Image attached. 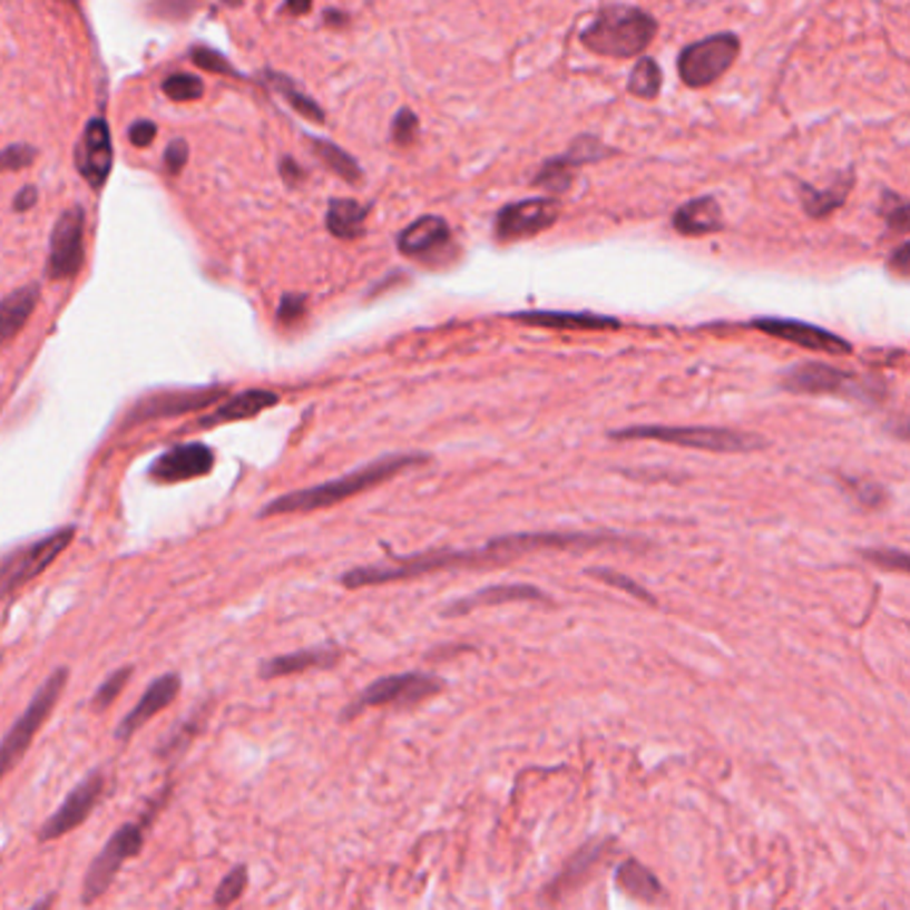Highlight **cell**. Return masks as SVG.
I'll return each instance as SVG.
<instances>
[{
  "mask_svg": "<svg viewBox=\"0 0 910 910\" xmlns=\"http://www.w3.org/2000/svg\"><path fill=\"white\" fill-rule=\"evenodd\" d=\"M559 214H562V208H559V203L554 197H527V200L503 205L498 211L492 232H496V237L501 243L536 237L540 232L554 227Z\"/></svg>",
  "mask_w": 910,
  "mask_h": 910,
  "instance_id": "13",
  "label": "cell"
},
{
  "mask_svg": "<svg viewBox=\"0 0 910 910\" xmlns=\"http://www.w3.org/2000/svg\"><path fill=\"white\" fill-rule=\"evenodd\" d=\"M306 314V296L304 293H285L283 299H280V310H277V320L283 325H296L304 320Z\"/></svg>",
  "mask_w": 910,
  "mask_h": 910,
  "instance_id": "46",
  "label": "cell"
},
{
  "mask_svg": "<svg viewBox=\"0 0 910 910\" xmlns=\"http://www.w3.org/2000/svg\"><path fill=\"white\" fill-rule=\"evenodd\" d=\"M192 61H195L197 67H203V70H208V72H216V75H235L237 78V70L235 67L229 65L227 61V57H222V53L218 51H214V48H208V46H195L192 48Z\"/></svg>",
  "mask_w": 910,
  "mask_h": 910,
  "instance_id": "44",
  "label": "cell"
},
{
  "mask_svg": "<svg viewBox=\"0 0 910 910\" xmlns=\"http://www.w3.org/2000/svg\"><path fill=\"white\" fill-rule=\"evenodd\" d=\"M450 239H453V232L442 216H421L400 232L397 248L408 258H431L434 253L448 248Z\"/></svg>",
  "mask_w": 910,
  "mask_h": 910,
  "instance_id": "20",
  "label": "cell"
},
{
  "mask_svg": "<svg viewBox=\"0 0 910 910\" xmlns=\"http://www.w3.org/2000/svg\"><path fill=\"white\" fill-rule=\"evenodd\" d=\"M312 149H314V155H317L320 160H323L325 166L331 168L335 176H341V179H344V182L358 184V182L362 179L360 163L354 160V157L349 155V153H344V149H341L339 144L325 141V139H312Z\"/></svg>",
  "mask_w": 910,
  "mask_h": 910,
  "instance_id": "30",
  "label": "cell"
},
{
  "mask_svg": "<svg viewBox=\"0 0 910 910\" xmlns=\"http://www.w3.org/2000/svg\"><path fill=\"white\" fill-rule=\"evenodd\" d=\"M887 266H889V272H894V275L910 277V239L889 253Z\"/></svg>",
  "mask_w": 910,
  "mask_h": 910,
  "instance_id": "49",
  "label": "cell"
},
{
  "mask_svg": "<svg viewBox=\"0 0 910 910\" xmlns=\"http://www.w3.org/2000/svg\"><path fill=\"white\" fill-rule=\"evenodd\" d=\"M854 184V170H844L833 179L831 187H812V184H802L799 187V195H802V208L810 218H825L831 216L833 211H839L841 205L847 203Z\"/></svg>",
  "mask_w": 910,
  "mask_h": 910,
  "instance_id": "28",
  "label": "cell"
},
{
  "mask_svg": "<svg viewBox=\"0 0 910 910\" xmlns=\"http://www.w3.org/2000/svg\"><path fill=\"white\" fill-rule=\"evenodd\" d=\"M415 139H419V115L402 107L392 120V141L397 147H410Z\"/></svg>",
  "mask_w": 910,
  "mask_h": 910,
  "instance_id": "42",
  "label": "cell"
},
{
  "mask_svg": "<svg viewBox=\"0 0 910 910\" xmlns=\"http://www.w3.org/2000/svg\"><path fill=\"white\" fill-rule=\"evenodd\" d=\"M189 160V147L184 139H174L168 144L166 155H163V163H166V170L170 176H179L184 166H187Z\"/></svg>",
  "mask_w": 910,
  "mask_h": 910,
  "instance_id": "47",
  "label": "cell"
},
{
  "mask_svg": "<svg viewBox=\"0 0 910 910\" xmlns=\"http://www.w3.org/2000/svg\"><path fill=\"white\" fill-rule=\"evenodd\" d=\"M131 674H134L131 666H123V668L115 671V674H109L107 679L101 682V687L96 689V695L91 701L94 711H105V708L112 706V703L118 701V695L123 693V687H126L128 679H131Z\"/></svg>",
  "mask_w": 910,
  "mask_h": 910,
  "instance_id": "38",
  "label": "cell"
},
{
  "mask_svg": "<svg viewBox=\"0 0 910 910\" xmlns=\"http://www.w3.org/2000/svg\"><path fill=\"white\" fill-rule=\"evenodd\" d=\"M511 317L519 323L549 327V331H618L620 320L594 312H517Z\"/></svg>",
  "mask_w": 910,
  "mask_h": 910,
  "instance_id": "23",
  "label": "cell"
},
{
  "mask_svg": "<svg viewBox=\"0 0 910 910\" xmlns=\"http://www.w3.org/2000/svg\"><path fill=\"white\" fill-rule=\"evenodd\" d=\"M36 147H30V144H11V147L0 149V174L30 168L36 163Z\"/></svg>",
  "mask_w": 910,
  "mask_h": 910,
  "instance_id": "43",
  "label": "cell"
},
{
  "mask_svg": "<svg viewBox=\"0 0 910 910\" xmlns=\"http://www.w3.org/2000/svg\"><path fill=\"white\" fill-rule=\"evenodd\" d=\"M86 262V211L80 205L61 211L48 239V280H72Z\"/></svg>",
  "mask_w": 910,
  "mask_h": 910,
  "instance_id": "11",
  "label": "cell"
},
{
  "mask_svg": "<svg viewBox=\"0 0 910 910\" xmlns=\"http://www.w3.org/2000/svg\"><path fill=\"white\" fill-rule=\"evenodd\" d=\"M203 718H205V711H203V714H200V711H197L195 716H189L187 722L179 724L174 735H170L168 741L160 745V756H163V759H174V756H179L182 751H187V745H189L192 741H195V735H197V732H200V727H203Z\"/></svg>",
  "mask_w": 910,
  "mask_h": 910,
  "instance_id": "37",
  "label": "cell"
},
{
  "mask_svg": "<svg viewBox=\"0 0 910 910\" xmlns=\"http://www.w3.org/2000/svg\"><path fill=\"white\" fill-rule=\"evenodd\" d=\"M163 94L174 101H195L205 94V86L197 75L176 72V75H168V78L163 80Z\"/></svg>",
  "mask_w": 910,
  "mask_h": 910,
  "instance_id": "36",
  "label": "cell"
},
{
  "mask_svg": "<svg viewBox=\"0 0 910 910\" xmlns=\"http://www.w3.org/2000/svg\"><path fill=\"white\" fill-rule=\"evenodd\" d=\"M214 463H216V456L208 444L187 442V444H176V448H170L163 456H157L147 474L157 485H176V482H187V479L205 477L211 469H214Z\"/></svg>",
  "mask_w": 910,
  "mask_h": 910,
  "instance_id": "17",
  "label": "cell"
},
{
  "mask_svg": "<svg viewBox=\"0 0 910 910\" xmlns=\"http://www.w3.org/2000/svg\"><path fill=\"white\" fill-rule=\"evenodd\" d=\"M105 789H107L105 772L94 770L91 775H86L70 793H67V799L59 804V810L40 825L38 841H53L75 831L84 820H88V814L94 812V806L99 804L101 796H105Z\"/></svg>",
  "mask_w": 910,
  "mask_h": 910,
  "instance_id": "14",
  "label": "cell"
},
{
  "mask_svg": "<svg viewBox=\"0 0 910 910\" xmlns=\"http://www.w3.org/2000/svg\"><path fill=\"white\" fill-rule=\"evenodd\" d=\"M339 649L333 647H310V649H296V653L277 655V658L266 661L262 671V679H280V676H293L301 674V671H312V668H331L339 663Z\"/></svg>",
  "mask_w": 910,
  "mask_h": 910,
  "instance_id": "26",
  "label": "cell"
},
{
  "mask_svg": "<svg viewBox=\"0 0 910 910\" xmlns=\"http://www.w3.org/2000/svg\"><path fill=\"white\" fill-rule=\"evenodd\" d=\"M179 689H182L179 674L157 676V679L147 687V693L139 697V703H136V706L128 711L126 716H123L118 730H115V737H118L120 743L128 741V737H131L136 730H141L149 718L160 714L163 708H168L170 703L176 701V695H179Z\"/></svg>",
  "mask_w": 910,
  "mask_h": 910,
  "instance_id": "19",
  "label": "cell"
},
{
  "mask_svg": "<svg viewBox=\"0 0 910 910\" xmlns=\"http://www.w3.org/2000/svg\"><path fill=\"white\" fill-rule=\"evenodd\" d=\"M540 599H549V597H546V591H540V588L530 586V584H498V586L479 588V591L469 594V597H463V599L450 601V607H444L442 615L456 618V615H467L471 610H477V607L503 605V601H540Z\"/></svg>",
  "mask_w": 910,
  "mask_h": 910,
  "instance_id": "22",
  "label": "cell"
},
{
  "mask_svg": "<svg viewBox=\"0 0 910 910\" xmlns=\"http://www.w3.org/2000/svg\"><path fill=\"white\" fill-rule=\"evenodd\" d=\"M36 203H38V189L36 187H25L17 197H13V211L25 214V211L36 208Z\"/></svg>",
  "mask_w": 910,
  "mask_h": 910,
  "instance_id": "52",
  "label": "cell"
},
{
  "mask_svg": "<svg viewBox=\"0 0 910 910\" xmlns=\"http://www.w3.org/2000/svg\"><path fill=\"white\" fill-rule=\"evenodd\" d=\"M245 887H248V868H245V865L232 868V871L222 879V884L216 887L214 906H216L218 910L235 906V902H237L239 898H243Z\"/></svg>",
  "mask_w": 910,
  "mask_h": 910,
  "instance_id": "35",
  "label": "cell"
},
{
  "mask_svg": "<svg viewBox=\"0 0 910 910\" xmlns=\"http://www.w3.org/2000/svg\"><path fill=\"white\" fill-rule=\"evenodd\" d=\"M277 402H280V394L272 392V389H245V392L227 397V400H224L222 405L214 410V413L203 415V419L197 421V427L211 429V427H218V423L256 419L258 413L275 408Z\"/></svg>",
  "mask_w": 910,
  "mask_h": 910,
  "instance_id": "21",
  "label": "cell"
},
{
  "mask_svg": "<svg viewBox=\"0 0 910 910\" xmlns=\"http://www.w3.org/2000/svg\"><path fill=\"white\" fill-rule=\"evenodd\" d=\"M854 498H858L862 506H871V509H875V506H881L887 501V490L875 482H860V485H854Z\"/></svg>",
  "mask_w": 910,
  "mask_h": 910,
  "instance_id": "48",
  "label": "cell"
},
{
  "mask_svg": "<svg viewBox=\"0 0 910 910\" xmlns=\"http://www.w3.org/2000/svg\"><path fill=\"white\" fill-rule=\"evenodd\" d=\"M224 397L222 386H203V389H163V392L144 394L136 400L126 415V427L136 423L155 421V419H174V415L197 413V410L211 408Z\"/></svg>",
  "mask_w": 910,
  "mask_h": 910,
  "instance_id": "12",
  "label": "cell"
},
{
  "mask_svg": "<svg viewBox=\"0 0 910 910\" xmlns=\"http://www.w3.org/2000/svg\"><path fill=\"white\" fill-rule=\"evenodd\" d=\"M780 386L791 394H833L858 402H881L887 386L879 375H860L828 365V362H796L780 375Z\"/></svg>",
  "mask_w": 910,
  "mask_h": 910,
  "instance_id": "5",
  "label": "cell"
},
{
  "mask_svg": "<svg viewBox=\"0 0 910 910\" xmlns=\"http://www.w3.org/2000/svg\"><path fill=\"white\" fill-rule=\"evenodd\" d=\"M737 53H741V38L735 32H716V36L684 46L676 70H679L684 86L706 88L735 65Z\"/></svg>",
  "mask_w": 910,
  "mask_h": 910,
  "instance_id": "10",
  "label": "cell"
},
{
  "mask_svg": "<svg viewBox=\"0 0 910 910\" xmlns=\"http://www.w3.org/2000/svg\"><path fill=\"white\" fill-rule=\"evenodd\" d=\"M157 136V126L153 120H136L128 131V139H131L134 147H149Z\"/></svg>",
  "mask_w": 910,
  "mask_h": 910,
  "instance_id": "50",
  "label": "cell"
},
{
  "mask_svg": "<svg viewBox=\"0 0 910 910\" xmlns=\"http://www.w3.org/2000/svg\"><path fill=\"white\" fill-rule=\"evenodd\" d=\"M860 554L871 565L881 567V570L910 575V551L906 549H889V546H881V549H862Z\"/></svg>",
  "mask_w": 910,
  "mask_h": 910,
  "instance_id": "39",
  "label": "cell"
},
{
  "mask_svg": "<svg viewBox=\"0 0 910 910\" xmlns=\"http://www.w3.org/2000/svg\"><path fill=\"white\" fill-rule=\"evenodd\" d=\"M613 440H649L679 444V448L708 450V453H748V450L764 448L766 440L748 431H732L718 427H663V423H645V427H626L610 431Z\"/></svg>",
  "mask_w": 910,
  "mask_h": 910,
  "instance_id": "6",
  "label": "cell"
},
{
  "mask_svg": "<svg viewBox=\"0 0 910 910\" xmlns=\"http://www.w3.org/2000/svg\"><path fill=\"white\" fill-rule=\"evenodd\" d=\"M613 538L610 532H515V536L492 538L490 544L477 546V549H437L423 554H410V557H392L383 565L354 567L341 575V584L346 588L362 586H383L394 580L419 578V575L442 573V570H463V567H485V565H506L522 554L546 551V549H597L607 546Z\"/></svg>",
  "mask_w": 910,
  "mask_h": 910,
  "instance_id": "1",
  "label": "cell"
},
{
  "mask_svg": "<svg viewBox=\"0 0 910 910\" xmlns=\"http://www.w3.org/2000/svg\"><path fill=\"white\" fill-rule=\"evenodd\" d=\"M40 301V283H27L17 291H11L9 296L0 299V349L6 344H11L22 327L27 325V320L32 317Z\"/></svg>",
  "mask_w": 910,
  "mask_h": 910,
  "instance_id": "25",
  "label": "cell"
},
{
  "mask_svg": "<svg viewBox=\"0 0 910 910\" xmlns=\"http://www.w3.org/2000/svg\"><path fill=\"white\" fill-rule=\"evenodd\" d=\"M663 86V72L658 67V61L642 57L634 65L632 75H628V94L639 96V99H655L661 94Z\"/></svg>",
  "mask_w": 910,
  "mask_h": 910,
  "instance_id": "31",
  "label": "cell"
},
{
  "mask_svg": "<svg viewBox=\"0 0 910 910\" xmlns=\"http://www.w3.org/2000/svg\"><path fill=\"white\" fill-rule=\"evenodd\" d=\"M658 22L645 9L628 3H613L599 9L594 22L580 32V43L599 57L628 59L653 43Z\"/></svg>",
  "mask_w": 910,
  "mask_h": 910,
  "instance_id": "3",
  "label": "cell"
},
{
  "mask_svg": "<svg viewBox=\"0 0 910 910\" xmlns=\"http://www.w3.org/2000/svg\"><path fill=\"white\" fill-rule=\"evenodd\" d=\"M573 176H575V166L567 160L565 155H559V157H551V160H546L544 166H540L532 184L540 189H549L554 192V195H559V192L570 189Z\"/></svg>",
  "mask_w": 910,
  "mask_h": 910,
  "instance_id": "33",
  "label": "cell"
},
{
  "mask_svg": "<svg viewBox=\"0 0 910 910\" xmlns=\"http://www.w3.org/2000/svg\"><path fill=\"white\" fill-rule=\"evenodd\" d=\"M607 155H610V149H607L599 139H594V136H580V139H575L573 147L565 153V157L575 168L586 166V163H597Z\"/></svg>",
  "mask_w": 910,
  "mask_h": 910,
  "instance_id": "41",
  "label": "cell"
},
{
  "mask_svg": "<svg viewBox=\"0 0 910 910\" xmlns=\"http://www.w3.org/2000/svg\"><path fill=\"white\" fill-rule=\"evenodd\" d=\"M615 884L623 894L639 902H649V906H658V902L666 900V889H663L658 875L634 858L620 862L618 871H615Z\"/></svg>",
  "mask_w": 910,
  "mask_h": 910,
  "instance_id": "27",
  "label": "cell"
},
{
  "mask_svg": "<svg viewBox=\"0 0 910 910\" xmlns=\"http://www.w3.org/2000/svg\"><path fill=\"white\" fill-rule=\"evenodd\" d=\"M280 174H283V182L287 184V187H299V184L306 179V170L287 155L280 160Z\"/></svg>",
  "mask_w": 910,
  "mask_h": 910,
  "instance_id": "51",
  "label": "cell"
},
{
  "mask_svg": "<svg viewBox=\"0 0 910 910\" xmlns=\"http://www.w3.org/2000/svg\"><path fill=\"white\" fill-rule=\"evenodd\" d=\"M67 679H70V671L57 668L48 679L40 684L38 693L32 695V701L27 703V708L22 711V716L11 724V730L6 732L3 741H0V780H3L13 766L19 764V759L27 754L40 727L46 724V718L51 716L53 706L65 693Z\"/></svg>",
  "mask_w": 910,
  "mask_h": 910,
  "instance_id": "7",
  "label": "cell"
},
{
  "mask_svg": "<svg viewBox=\"0 0 910 910\" xmlns=\"http://www.w3.org/2000/svg\"><path fill=\"white\" fill-rule=\"evenodd\" d=\"M442 693V682L423 671H408V674L381 676L358 695V701L349 703L341 718H354L368 708H413L429 697Z\"/></svg>",
  "mask_w": 910,
  "mask_h": 910,
  "instance_id": "9",
  "label": "cell"
},
{
  "mask_svg": "<svg viewBox=\"0 0 910 910\" xmlns=\"http://www.w3.org/2000/svg\"><path fill=\"white\" fill-rule=\"evenodd\" d=\"M312 0H285V11L293 13V17H301V13H310Z\"/></svg>",
  "mask_w": 910,
  "mask_h": 910,
  "instance_id": "53",
  "label": "cell"
},
{
  "mask_svg": "<svg viewBox=\"0 0 910 910\" xmlns=\"http://www.w3.org/2000/svg\"><path fill=\"white\" fill-rule=\"evenodd\" d=\"M168 796H170V785H166V789L157 793V796L153 799V802H149V806L144 810V814L139 820L123 823L118 831L109 836L107 844L101 847V852L96 854L91 865H88V873L84 879V894H80V898H84L86 906H91V902L105 898L107 889L112 887L115 875L120 873L123 862H128V860L136 858V854L141 852L149 825H153L157 812L166 806Z\"/></svg>",
  "mask_w": 910,
  "mask_h": 910,
  "instance_id": "4",
  "label": "cell"
},
{
  "mask_svg": "<svg viewBox=\"0 0 910 910\" xmlns=\"http://www.w3.org/2000/svg\"><path fill=\"white\" fill-rule=\"evenodd\" d=\"M894 434L902 437V440H910V419H908V421H900L898 427H894Z\"/></svg>",
  "mask_w": 910,
  "mask_h": 910,
  "instance_id": "55",
  "label": "cell"
},
{
  "mask_svg": "<svg viewBox=\"0 0 910 910\" xmlns=\"http://www.w3.org/2000/svg\"><path fill=\"white\" fill-rule=\"evenodd\" d=\"M53 900H57V894H53V892H51V894H46V898H43V900H38L36 906H32L30 910H51Z\"/></svg>",
  "mask_w": 910,
  "mask_h": 910,
  "instance_id": "54",
  "label": "cell"
},
{
  "mask_svg": "<svg viewBox=\"0 0 910 910\" xmlns=\"http://www.w3.org/2000/svg\"><path fill=\"white\" fill-rule=\"evenodd\" d=\"M751 327L762 331L772 339L789 341V344H796L802 349H810V352H823V354H850L852 344L847 339H841L839 333L825 331V327L806 323V320L796 317H756Z\"/></svg>",
  "mask_w": 910,
  "mask_h": 910,
  "instance_id": "15",
  "label": "cell"
},
{
  "mask_svg": "<svg viewBox=\"0 0 910 910\" xmlns=\"http://www.w3.org/2000/svg\"><path fill=\"white\" fill-rule=\"evenodd\" d=\"M421 463H429L427 453H389L381 456L379 461L365 463V467L349 471V474L331 479V482L314 485V488L304 490H293L285 492V496H277L275 501H270L264 506L258 515L262 517H287V515H310V511L327 509V506H335L346 498L360 496V492L379 488V485L389 482L397 474H402L405 469H415Z\"/></svg>",
  "mask_w": 910,
  "mask_h": 910,
  "instance_id": "2",
  "label": "cell"
},
{
  "mask_svg": "<svg viewBox=\"0 0 910 910\" xmlns=\"http://www.w3.org/2000/svg\"><path fill=\"white\" fill-rule=\"evenodd\" d=\"M613 847H615L613 839H591L586 841L584 847H578V850L567 858L565 865L559 868V873L544 887V900L559 902L570 898L573 892H578V887L591 879L594 871H597L599 862L610 858Z\"/></svg>",
  "mask_w": 910,
  "mask_h": 910,
  "instance_id": "16",
  "label": "cell"
},
{
  "mask_svg": "<svg viewBox=\"0 0 910 910\" xmlns=\"http://www.w3.org/2000/svg\"><path fill=\"white\" fill-rule=\"evenodd\" d=\"M200 0H153V13L168 22H184L197 11Z\"/></svg>",
  "mask_w": 910,
  "mask_h": 910,
  "instance_id": "45",
  "label": "cell"
},
{
  "mask_svg": "<svg viewBox=\"0 0 910 910\" xmlns=\"http://www.w3.org/2000/svg\"><path fill=\"white\" fill-rule=\"evenodd\" d=\"M879 214L884 218L887 229L894 232V235H906V232H910V197H900L898 192L884 189Z\"/></svg>",
  "mask_w": 910,
  "mask_h": 910,
  "instance_id": "34",
  "label": "cell"
},
{
  "mask_svg": "<svg viewBox=\"0 0 910 910\" xmlns=\"http://www.w3.org/2000/svg\"><path fill=\"white\" fill-rule=\"evenodd\" d=\"M674 229L684 237H703V235H714L724 227V216H722V205L716 203V197H695V200H687L676 208L674 218H671Z\"/></svg>",
  "mask_w": 910,
  "mask_h": 910,
  "instance_id": "24",
  "label": "cell"
},
{
  "mask_svg": "<svg viewBox=\"0 0 910 910\" xmlns=\"http://www.w3.org/2000/svg\"><path fill=\"white\" fill-rule=\"evenodd\" d=\"M72 536L75 527H59V530L46 532V536L30 540V544L13 546V549L0 554V599L11 597L17 588L46 573L53 559L70 546Z\"/></svg>",
  "mask_w": 910,
  "mask_h": 910,
  "instance_id": "8",
  "label": "cell"
},
{
  "mask_svg": "<svg viewBox=\"0 0 910 910\" xmlns=\"http://www.w3.org/2000/svg\"><path fill=\"white\" fill-rule=\"evenodd\" d=\"M112 131L105 118L88 120L84 136H80L78 149H75V166H78L80 176L91 184L94 189L105 187L112 170Z\"/></svg>",
  "mask_w": 910,
  "mask_h": 910,
  "instance_id": "18",
  "label": "cell"
},
{
  "mask_svg": "<svg viewBox=\"0 0 910 910\" xmlns=\"http://www.w3.org/2000/svg\"><path fill=\"white\" fill-rule=\"evenodd\" d=\"M588 575H594V578L605 580L607 586L620 588V591L632 594L634 599H642V601H649V605H655V597H653V594H649L645 586H639V584H636L634 578H628V575L615 573V570H607V567H591V570H588Z\"/></svg>",
  "mask_w": 910,
  "mask_h": 910,
  "instance_id": "40",
  "label": "cell"
},
{
  "mask_svg": "<svg viewBox=\"0 0 910 910\" xmlns=\"http://www.w3.org/2000/svg\"><path fill=\"white\" fill-rule=\"evenodd\" d=\"M368 205L349 200V197H335L327 205L325 214V227L333 237L339 239H358L365 235V218H368Z\"/></svg>",
  "mask_w": 910,
  "mask_h": 910,
  "instance_id": "29",
  "label": "cell"
},
{
  "mask_svg": "<svg viewBox=\"0 0 910 910\" xmlns=\"http://www.w3.org/2000/svg\"><path fill=\"white\" fill-rule=\"evenodd\" d=\"M270 80H272V86H275L277 91L285 96L287 105L296 109V112H301V115H304V118H310V120H314V123H325L323 107H320L317 101H314L310 94L299 91L296 84H293L291 78H285V75H277V72H270Z\"/></svg>",
  "mask_w": 910,
  "mask_h": 910,
  "instance_id": "32",
  "label": "cell"
}]
</instances>
